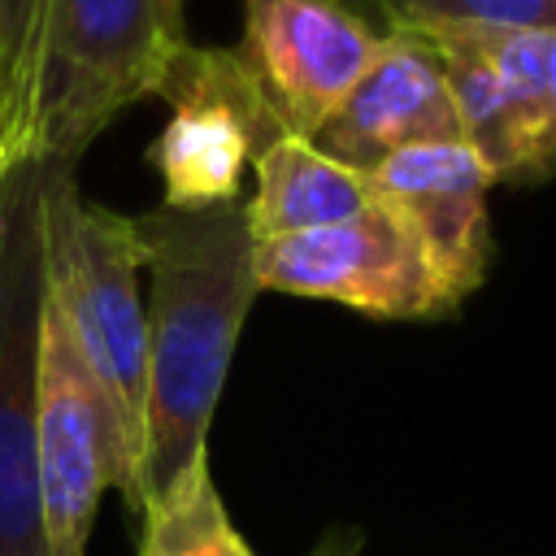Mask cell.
I'll return each mask as SVG.
<instances>
[{
    "mask_svg": "<svg viewBox=\"0 0 556 556\" xmlns=\"http://www.w3.org/2000/svg\"><path fill=\"white\" fill-rule=\"evenodd\" d=\"M139 556H256L235 530L208 460L191 465L165 495L143 504Z\"/></svg>",
    "mask_w": 556,
    "mask_h": 556,
    "instance_id": "13",
    "label": "cell"
},
{
    "mask_svg": "<svg viewBox=\"0 0 556 556\" xmlns=\"http://www.w3.org/2000/svg\"><path fill=\"white\" fill-rule=\"evenodd\" d=\"M48 13L52 0H0V165L30 156Z\"/></svg>",
    "mask_w": 556,
    "mask_h": 556,
    "instance_id": "14",
    "label": "cell"
},
{
    "mask_svg": "<svg viewBox=\"0 0 556 556\" xmlns=\"http://www.w3.org/2000/svg\"><path fill=\"white\" fill-rule=\"evenodd\" d=\"M439 139H465L443 65L421 35L391 30L382 35L374 65L308 143L339 165L369 174L387 156Z\"/></svg>",
    "mask_w": 556,
    "mask_h": 556,
    "instance_id": "11",
    "label": "cell"
},
{
    "mask_svg": "<svg viewBox=\"0 0 556 556\" xmlns=\"http://www.w3.org/2000/svg\"><path fill=\"white\" fill-rule=\"evenodd\" d=\"M543 161L547 169H556V30H547L543 43Z\"/></svg>",
    "mask_w": 556,
    "mask_h": 556,
    "instance_id": "16",
    "label": "cell"
},
{
    "mask_svg": "<svg viewBox=\"0 0 556 556\" xmlns=\"http://www.w3.org/2000/svg\"><path fill=\"white\" fill-rule=\"evenodd\" d=\"M252 265L261 291L330 300L387 321H430L460 308L417 230L387 204L334 226L265 239Z\"/></svg>",
    "mask_w": 556,
    "mask_h": 556,
    "instance_id": "5",
    "label": "cell"
},
{
    "mask_svg": "<svg viewBox=\"0 0 556 556\" xmlns=\"http://www.w3.org/2000/svg\"><path fill=\"white\" fill-rule=\"evenodd\" d=\"M143 269L152 278L148 317V404L139 504L165 495L191 465L208 460V426L235 361V343L256 287V239L243 200L213 208H148L135 217Z\"/></svg>",
    "mask_w": 556,
    "mask_h": 556,
    "instance_id": "1",
    "label": "cell"
},
{
    "mask_svg": "<svg viewBox=\"0 0 556 556\" xmlns=\"http://www.w3.org/2000/svg\"><path fill=\"white\" fill-rule=\"evenodd\" d=\"M152 96L174 109L148 152L165 182V208H213L239 200L243 169L269 143L291 135L235 48L182 43Z\"/></svg>",
    "mask_w": 556,
    "mask_h": 556,
    "instance_id": "6",
    "label": "cell"
},
{
    "mask_svg": "<svg viewBox=\"0 0 556 556\" xmlns=\"http://www.w3.org/2000/svg\"><path fill=\"white\" fill-rule=\"evenodd\" d=\"M252 174H256V195L243 208L256 243L334 226L378 204L365 174L339 165L300 135L269 143L252 161Z\"/></svg>",
    "mask_w": 556,
    "mask_h": 556,
    "instance_id": "12",
    "label": "cell"
},
{
    "mask_svg": "<svg viewBox=\"0 0 556 556\" xmlns=\"http://www.w3.org/2000/svg\"><path fill=\"white\" fill-rule=\"evenodd\" d=\"M143 252L135 217L83 195L74 165L43 161V291L65 326L109 426V486L139 504L148 317L139 304Z\"/></svg>",
    "mask_w": 556,
    "mask_h": 556,
    "instance_id": "2",
    "label": "cell"
},
{
    "mask_svg": "<svg viewBox=\"0 0 556 556\" xmlns=\"http://www.w3.org/2000/svg\"><path fill=\"white\" fill-rule=\"evenodd\" d=\"M382 35L339 0H243L235 48L291 135L313 139L374 65Z\"/></svg>",
    "mask_w": 556,
    "mask_h": 556,
    "instance_id": "7",
    "label": "cell"
},
{
    "mask_svg": "<svg viewBox=\"0 0 556 556\" xmlns=\"http://www.w3.org/2000/svg\"><path fill=\"white\" fill-rule=\"evenodd\" d=\"M378 9L400 35H434L460 26L556 30V0H378Z\"/></svg>",
    "mask_w": 556,
    "mask_h": 556,
    "instance_id": "15",
    "label": "cell"
},
{
    "mask_svg": "<svg viewBox=\"0 0 556 556\" xmlns=\"http://www.w3.org/2000/svg\"><path fill=\"white\" fill-rule=\"evenodd\" d=\"M43 161L0 165V556H48L39 504Z\"/></svg>",
    "mask_w": 556,
    "mask_h": 556,
    "instance_id": "4",
    "label": "cell"
},
{
    "mask_svg": "<svg viewBox=\"0 0 556 556\" xmlns=\"http://www.w3.org/2000/svg\"><path fill=\"white\" fill-rule=\"evenodd\" d=\"M365 178L374 200L417 230L447 287L460 300L473 295L495 252L486 217V191L495 187L491 165L465 139H439L387 156Z\"/></svg>",
    "mask_w": 556,
    "mask_h": 556,
    "instance_id": "10",
    "label": "cell"
},
{
    "mask_svg": "<svg viewBox=\"0 0 556 556\" xmlns=\"http://www.w3.org/2000/svg\"><path fill=\"white\" fill-rule=\"evenodd\" d=\"M35 443L48 556H87L96 508L109 491V426L65 326L48 308V291L39 326Z\"/></svg>",
    "mask_w": 556,
    "mask_h": 556,
    "instance_id": "9",
    "label": "cell"
},
{
    "mask_svg": "<svg viewBox=\"0 0 556 556\" xmlns=\"http://www.w3.org/2000/svg\"><path fill=\"white\" fill-rule=\"evenodd\" d=\"M308 556H365V534L356 526H330L313 547Z\"/></svg>",
    "mask_w": 556,
    "mask_h": 556,
    "instance_id": "17",
    "label": "cell"
},
{
    "mask_svg": "<svg viewBox=\"0 0 556 556\" xmlns=\"http://www.w3.org/2000/svg\"><path fill=\"white\" fill-rule=\"evenodd\" d=\"M447 78L465 143L491 165L495 182L547 178L543 161V43L547 30L460 26L421 35Z\"/></svg>",
    "mask_w": 556,
    "mask_h": 556,
    "instance_id": "8",
    "label": "cell"
},
{
    "mask_svg": "<svg viewBox=\"0 0 556 556\" xmlns=\"http://www.w3.org/2000/svg\"><path fill=\"white\" fill-rule=\"evenodd\" d=\"M187 0H52L30 156L74 165L100 130L152 96L187 43Z\"/></svg>",
    "mask_w": 556,
    "mask_h": 556,
    "instance_id": "3",
    "label": "cell"
}]
</instances>
